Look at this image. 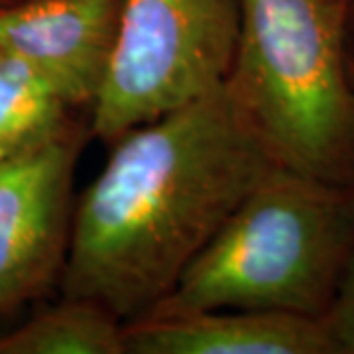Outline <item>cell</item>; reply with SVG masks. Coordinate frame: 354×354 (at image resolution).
<instances>
[{"mask_svg":"<svg viewBox=\"0 0 354 354\" xmlns=\"http://www.w3.org/2000/svg\"><path fill=\"white\" fill-rule=\"evenodd\" d=\"M122 0L0 4V53L34 67L71 109L88 111L109 77Z\"/></svg>","mask_w":354,"mask_h":354,"instance_id":"obj_6","label":"cell"},{"mask_svg":"<svg viewBox=\"0 0 354 354\" xmlns=\"http://www.w3.org/2000/svg\"><path fill=\"white\" fill-rule=\"evenodd\" d=\"M353 250L354 187L274 165L148 315L264 309L323 319Z\"/></svg>","mask_w":354,"mask_h":354,"instance_id":"obj_2","label":"cell"},{"mask_svg":"<svg viewBox=\"0 0 354 354\" xmlns=\"http://www.w3.org/2000/svg\"><path fill=\"white\" fill-rule=\"evenodd\" d=\"M335 354H354V250L342 276L339 291L323 315Z\"/></svg>","mask_w":354,"mask_h":354,"instance_id":"obj_10","label":"cell"},{"mask_svg":"<svg viewBox=\"0 0 354 354\" xmlns=\"http://www.w3.org/2000/svg\"><path fill=\"white\" fill-rule=\"evenodd\" d=\"M75 199L64 297L148 315L254 183L278 165L225 85L132 128Z\"/></svg>","mask_w":354,"mask_h":354,"instance_id":"obj_1","label":"cell"},{"mask_svg":"<svg viewBox=\"0 0 354 354\" xmlns=\"http://www.w3.org/2000/svg\"><path fill=\"white\" fill-rule=\"evenodd\" d=\"M127 354H335L323 319L264 309L146 315L124 323Z\"/></svg>","mask_w":354,"mask_h":354,"instance_id":"obj_7","label":"cell"},{"mask_svg":"<svg viewBox=\"0 0 354 354\" xmlns=\"http://www.w3.org/2000/svg\"><path fill=\"white\" fill-rule=\"evenodd\" d=\"M348 51L354 57V0H351L348 8Z\"/></svg>","mask_w":354,"mask_h":354,"instance_id":"obj_11","label":"cell"},{"mask_svg":"<svg viewBox=\"0 0 354 354\" xmlns=\"http://www.w3.org/2000/svg\"><path fill=\"white\" fill-rule=\"evenodd\" d=\"M351 53V51H348ZM348 73H351V83H353V91H354V57L348 55Z\"/></svg>","mask_w":354,"mask_h":354,"instance_id":"obj_12","label":"cell"},{"mask_svg":"<svg viewBox=\"0 0 354 354\" xmlns=\"http://www.w3.org/2000/svg\"><path fill=\"white\" fill-rule=\"evenodd\" d=\"M241 28L239 0H122L113 65L91 109V134L113 146L225 85Z\"/></svg>","mask_w":354,"mask_h":354,"instance_id":"obj_4","label":"cell"},{"mask_svg":"<svg viewBox=\"0 0 354 354\" xmlns=\"http://www.w3.org/2000/svg\"><path fill=\"white\" fill-rule=\"evenodd\" d=\"M6 2H12V0H0V4H6Z\"/></svg>","mask_w":354,"mask_h":354,"instance_id":"obj_13","label":"cell"},{"mask_svg":"<svg viewBox=\"0 0 354 354\" xmlns=\"http://www.w3.org/2000/svg\"><path fill=\"white\" fill-rule=\"evenodd\" d=\"M88 124L0 158V317L59 286L71 221L73 179Z\"/></svg>","mask_w":354,"mask_h":354,"instance_id":"obj_5","label":"cell"},{"mask_svg":"<svg viewBox=\"0 0 354 354\" xmlns=\"http://www.w3.org/2000/svg\"><path fill=\"white\" fill-rule=\"evenodd\" d=\"M0 354H127L124 323L95 301L62 297L20 327L0 333Z\"/></svg>","mask_w":354,"mask_h":354,"instance_id":"obj_8","label":"cell"},{"mask_svg":"<svg viewBox=\"0 0 354 354\" xmlns=\"http://www.w3.org/2000/svg\"><path fill=\"white\" fill-rule=\"evenodd\" d=\"M69 111L34 67L0 53V158L62 132L75 120Z\"/></svg>","mask_w":354,"mask_h":354,"instance_id":"obj_9","label":"cell"},{"mask_svg":"<svg viewBox=\"0 0 354 354\" xmlns=\"http://www.w3.org/2000/svg\"><path fill=\"white\" fill-rule=\"evenodd\" d=\"M225 88L281 167L354 187L351 0H239Z\"/></svg>","mask_w":354,"mask_h":354,"instance_id":"obj_3","label":"cell"}]
</instances>
